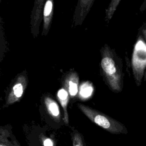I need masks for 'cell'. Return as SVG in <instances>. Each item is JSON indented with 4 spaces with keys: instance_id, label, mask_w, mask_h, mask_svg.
<instances>
[{
    "instance_id": "cell-13",
    "label": "cell",
    "mask_w": 146,
    "mask_h": 146,
    "mask_svg": "<svg viewBox=\"0 0 146 146\" xmlns=\"http://www.w3.org/2000/svg\"><path fill=\"white\" fill-rule=\"evenodd\" d=\"M121 0H112L110 3L107 9L106 10V21L108 23L113 17L117 7L119 6Z\"/></svg>"
},
{
    "instance_id": "cell-6",
    "label": "cell",
    "mask_w": 146,
    "mask_h": 146,
    "mask_svg": "<svg viewBox=\"0 0 146 146\" xmlns=\"http://www.w3.org/2000/svg\"><path fill=\"white\" fill-rule=\"evenodd\" d=\"M94 0H80L75 8L74 23L75 26L81 25L93 5Z\"/></svg>"
},
{
    "instance_id": "cell-2",
    "label": "cell",
    "mask_w": 146,
    "mask_h": 146,
    "mask_svg": "<svg viewBox=\"0 0 146 146\" xmlns=\"http://www.w3.org/2000/svg\"><path fill=\"white\" fill-rule=\"evenodd\" d=\"M79 110L93 123L113 134L127 133L125 127L120 122L89 106L78 103Z\"/></svg>"
},
{
    "instance_id": "cell-10",
    "label": "cell",
    "mask_w": 146,
    "mask_h": 146,
    "mask_svg": "<svg viewBox=\"0 0 146 146\" xmlns=\"http://www.w3.org/2000/svg\"><path fill=\"white\" fill-rule=\"evenodd\" d=\"M53 1L51 0H48L44 3L43 13V35H46L49 31L53 16Z\"/></svg>"
},
{
    "instance_id": "cell-3",
    "label": "cell",
    "mask_w": 146,
    "mask_h": 146,
    "mask_svg": "<svg viewBox=\"0 0 146 146\" xmlns=\"http://www.w3.org/2000/svg\"><path fill=\"white\" fill-rule=\"evenodd\" d=\"M131 67L136 85L139 87L146 71V42L141 36L138 37L134 46Z\"/></svg>"
},
{
    "instance_id": "cell-9",
    "label": "cell",
    "mask_w": 146,
    "mask_h": 146,
    "mask_svg": "<svg viewBox=\"0 0 146 146\" xmlns=\"http://www.w3.org/2000/svg\"><path fill=\"white\" fill-rule=\"evenodd\" d=\"M44 102L46 111L49 116L56 123L61 120V113L57 103L49 96H46Z\"/></svg>"
},
{
    "instance_id": "cell-1",
    "label": "cell",
    "mask_w": 146,
    "mask_h": 146,
    "mask_svg": "<svg viewBox=\"0 0 146 146\" xmlns=\"http://www.w3.org/2000/svg\"><path fill=\"white\" fill-rule=\"evenodd\" d=\"M100 51V71L103 80L111 91L119 93L124 85L122 59L108 44H104Z\"/></svg>"
},
{
    "instance_id": "cell-7",
    "label": "cell",
    "mask_w": 146,
    "mask_h": 146,
    "mask_svg": "<svg viewBox=\"0 0 146 146\" xmlns=\"http://www.w3.org/2000/svg\"><path fill=\"white\" fill-rule=\"evenodd\" d=\"M79 76L76 72H71L65 76L63 85L71 98H75L79 92Z\"/></svg>"
},
{
    "instance_id": "cell-11",
    "label": "cell",
    "mask_w": 146,
    "mask_h": 146,
    "mask_svg": "<svg viewBox=\"0 0 146 146\" xmlns=\"http://www.w3.org/2000/svg\"><path fill=\"white\" fill-rule=\"evenodd\" d=\"M56 97L63 110L64 115H63V120L64 123L65 125H68L69 120H68V115L67 112V105L69 101L70 95L68 92L64 88H62L58 91L56 94Z\"/></svg>"
},
{
    "instance_id": "cell-16",
    "label": "cell",
    "mask_w": 146,
    "mask_h": 146,
    "mask_svg": "<svg viewBox=\"0 0 146 146\" xmlns=\"http://www.w3.org/2000/svg\"><path fill=\"white\" fill-rule=\"evenodd\" d=\"M40 141L43 146H56L54 140L48 137L42 136Z\"/></svg>"
},
{
    "instance_id": "cell-8",
    "label": "cell",
    "mask_w": 146,
    "mask_h": 146,
    "mask_svg": "<svg viewBox=\"0 0 146 146\" xmlns=\"http://www.w3.org/2000/svg\"><path fill=\"white\" fill-rule=\"evenodd\" d=\"M0 146H22L13 133L11 126L0 125Z\"/></svg>"
},
{
    "instance_id": "cell-18",
    "label": "cell",
    "mask_w": 146,
    "mask_h": 146,
    "mask_svg": "<svg viewBox=\"0 0 146 146\" xmlns=\"http://www.w3.org/2000/svg\"><path fill=\"white\" fill-rule=\"evenodd\" d=\"M145 9H146V1H145L144 2V3H143L142 6H141L140 10L141 11H142L145 10Z\"/></svg>"
},
{
    "instance_id": "cell-5",
    "label": "cell",
    "mask_w": 146,
    "mask_h": 146,
    "mask_svg": "<svg viewBox=\"0 0 146 146\" xmlns=\"http://www.w3.org/2000/svg\"><path fill=\"white\" fill-rule=\"evenodd\" d=\"M44 6L43 0L36 1L32 11L31 19V33L34 37H36L39 31V26L42 19V13H43V6Z\"/></svg>"
},
{
    "instance_id": "cell-12",
    "label": "cell",
    "mask_w": 146,
    "mask_h": 146,
    "mask_svg": "<svg viewBox=\"0 0 146 146\" xmlns=\"http://www.w3.org/2000/svg\"><path fill=\"white\" fill-rule=\"evenodd\" d=\"M71 137L72 146H86L85 141L82 133L74 127L71 128Z\"/></svg>"
},
{
    "instance_id": "cell-14",
    "label": "cell",
    "mask_w": 146,
    "mask_h": 146,
    "mask_svg": "<svg viewBox=\"0 0 146 146\" xmlns=\"http://www.w3.org/2000/svg\"><path fill=\"white\" fill-rule=\"evenodd\" d=\"M3 26L2 25L1 19L0 18V62L3 59L4 53L6 50L7 43L5 39L4 33L3 31Z\"/></svg>"
},
{
    "instance_id": "cell-15",
    "label": "cell",
    "mask_w": 146,
    "mask_h": 146,
    "mask_svg": "<svg viewBox=\"0 0 146 146\" xmlns=\"http://www.w3.org/2000/svg\"><path fill=\"white\" fill-rule=\"evenodd\" d=\"M92 87L88 83H82L79 88V97L84 99L88 98L92 92Z\"/></svg>"
},
{
    "instance_id": "cell-19",
    "label": "cell",
    "mask_w": 146,
    "mask_h": 146,
    "mask_svg": "<svg viewBox=\"0 0 146 146\" xmlns=\"http://www.w3.org/2000/svg\"><path fill=\"white\" fill-rule=\"evenodd\" d=\"M144 80L145 81V80H146V71H145V74H144Z\"/></svg>"
},
{
    "instance_id": "cell-17",
    "label": "cell",
    "mask_w": 146,
    "mask_h": 146,
    "mask_svg": "<svg viewBox=\"0 0 146 146\" xmlns=\"http://www.w3.org/2000/svg\"><path fill=\"white\" fill-rule=\"evenodd\" d=\"M142 38L144 39L145 42H146V26L143 28L141 30V35Z\"/></svg>"
},
{
    "instance_id": "cell-4",
    "label": "cell",
    "mask_w": 146,
    "mask_h": 146,
    "mask_svg": "<svg viewBox=\"0 0 146 146\" xmlns=\"http://www.w3.org/2000/svg\"><path fill=\"white\" fill-rule=\"evenodd\" d=\"M27 83V77L25 73H21L17 76L6 95L5 107L12 105L21 99L26 88Z\"/></svg>"
}]
</instances>
